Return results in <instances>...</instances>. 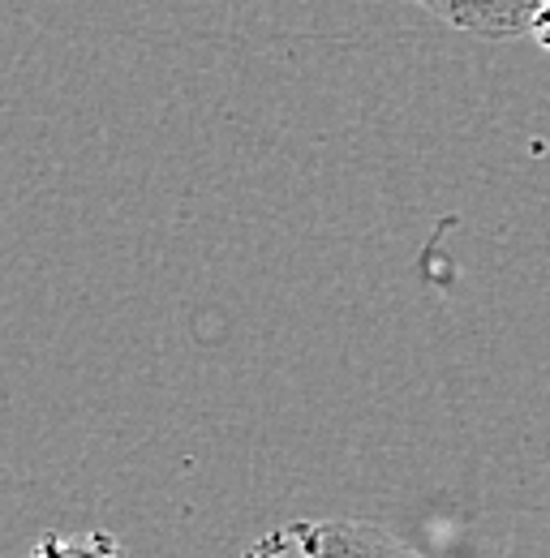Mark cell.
I'll use <instances>...</instances> for the list:
<instances>
[{
    "mask_svg": "<svg viewBox=\"0 0 550 558\" xmlns=\"http://www.w3.org/2000/svg\"><path fill=\"white\" fill-rule=\"evenodd\" d=\"M292 529L314 550V558H426L396 533L366 520H301Z\"/></svg>",
    "mask_w": 550,
    "mask_h": 558,
    "instance_id": "1",
    "label": "cell"
},
{
    "mask_svg": "<svg viewBox=\"0 0 550 558\" xmlns=\"http://www.w3.org/2000/svg\"><path fill=\"white\" fill-rule=\"evenodd\" d=\"M412 4H421L430 17H439L452 31L481 39H516L529 35V22L547 0H412Z\"/></svg>",
    "mask_w": 550,
    "mask_h": 558,
    "instance_id": "2",
    "label": "cell"
},
{
    "mask_svg": "<svg viewBox=\"0 0 550 558\" xmlns=\"http://www.w3.org/2000/svg\"><path fill=\"white\" fill-rule=\"evenodd\" d=\"M31 558H130L112 533H44Z\"/></svg>",
    "mask_w": 550,
    "mask_h": 558,
    "instance_id": "3",
    "label": "cell"
},
{
    "mask_svg": "<svg viewBox=\"0 0 550 558\" xmlns=\"http://www.w3.org/2000/svg\"><path fill=\"white\" fill-rule=\"evenodd\" d=\"M241 558H314V550L297 537V529L288 524V529H272V533H263L250 550Z\"/></svg>",
    "mask_w": 550,
    "mask_h": 558,
    "instance_id": "4",
    "label": "cell"
},
{
    "mask_svg": "<svg viewBox=\"0 0 550 558\" xmlns=\"http://www.w3.org/2000/svg\"><path fill=\"white\" fill-rule=\"evenodd\" d=\"M529 39H534L542 52H550V0L534 13V22H529Z\"/></svg>",
    "mask_w": 550,
    "mask_h": 558,
    "instance_id": "5",
    "label": "cell"
}]
</instances>
